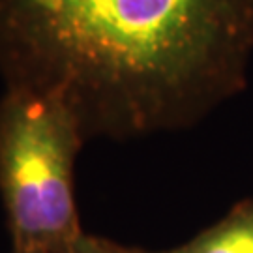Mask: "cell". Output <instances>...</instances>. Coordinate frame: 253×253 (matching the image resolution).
I'll list each match as a JSON object with an SVG mask.
<instances>
[{
  "label": "cell",
  "mask_w": 253,
  "mask_h": 253,
  "mask_svg": "<svg viewBox=\"0 0 253 253\" xmlns=\"http://www.w3.org/2000/svg\"><path fill=\"white\" fill-rule=\"evenodd\" d=\"M66 253H139V252H133V250L122 248V246L115 244V242H109V240H103V238H96V236H88L83 233Z\"/></svg>",
  "instance_id": "277c9868"
},
{
  "label": "cell",
  "mask_w": 253,
  "mask_h": 253,
  "mask_svg": "<svg viewBox=\"0 0 253 253\" xmlns=\"http://www.w3.org/2000/svg\"><path fill=\"white\" fill-rule=\"evenodd\" d=\"M160 253H253V199L235 205L190 242Z\"/></svg>",
  "instance_id": "3957f363"
},
{
  "label": "cell",
  "mask_w": 253,
  "mask_h": 253,
  "mask_svg": "<svg viewBox=\"0 0 253 253\" xmlns=\"http://www.w3.org/2000/svg\"><path fill=\"white\" fill-rule=\"evenodd\" d=\"M13 253H43V252H13Z\"/></svg>",
  "instance_id": "5b68a950"
},
{
  "label": "cell",
  "mask_w": 253,
  "mask_h": 253,
  "mask_svg": "<svg viewBox=\"0 0 253 253\" xmlns=\"http://www.w3.org/2000/svg\"><path fill=\"white\" fill-rule=\"evenodd\" d=\"M253 0H0L6 84L66 103L84 139L197 124L246 86Z\"/></svg>",
  "instance_id": "6da1fadb"
},
{
  "label": "cell",
  "mask_w": 253,
  "mask_h": 253,
  "mask_svg": "<svg viewBox=\"0 0 253 253\" xmlns=\"http://www.w3.org/2000/svg\"><path fill=\"white\" fill-rule=\"evenodd\" d=\"M86 139L70 107L9 86L0 100V193L13 252L66 253L83 235L73 165Z\"/></svg>",
  "instance_id": "7a4b0ae2"
}]
</instances>
